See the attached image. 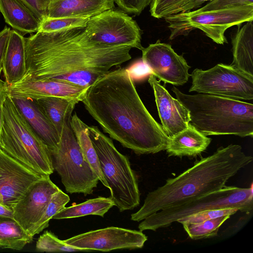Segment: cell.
<instances>
[{
    "label": "cell",
    "mask_w": 253,
    "mask_h": 253,
    "mask_svg": "<svg viewBox=\"0 0 253 253\" xmlns=\"http://www.w3.org/2000/svg\"><path fill=\"white\" fill-rule=\"evenodd\" d=\"M25 41L23 80H61L88 87L110 69L131 58V46L92 41L85 27L36 32Z\"/></svg>",
    "instance_id": "cell-1"
},
{
    "label": "cell",
    "mask_w": 253,
    "mask_h": 253,
    "mask_svg": "<svg viewBox=\"0 0 253 253\" xmlns=\"http://www.w3.org/2000/svg\"><path fill=\"white\" fill-rule=\"evenodd\" d=\"M82 102L105 132L136 154L166 150L170 137L145 106L126 69L96 79Z\"/></svg>",
    "instance_id": "cell-2"
},
{
    "label": "cell",
    "mask_w": 253,
    "mask_h": 253,
    "mask_svg": "<svg viewBox=\"0 0 253 253\" xmlns=\"http://www.w3.org/2000/svg\"><path fill=\"white\" fill-rule=\"evenodd\" d=\"M252 161V156L246 155L239 145L221 146L212 154L196 161L192 167L148 193L142 207L131 214V220L141 221L159 211L182 205L219 190Z\"/></svg>",
    "instance_id": "cell-3"
},
{
    "label": "cell",
    "mask_w": 253,
    "mask_h": 253,
    "mask_svg": "<svg viewBox=\"0 0 253 253\" xmlns=\"http://www.w3.org/2000/svg\"><path fill=\"white\" fill-rule=\"evenodd\" d=\"M171 90L188 110L190 123L204 135L253 137L252 103L205 93L185 94L175 86Z\"/></svg>",
    "instance_id": "cell-4"
},
{
    "label": "cell",
    "mask_w": 253,
    "mask_h": 253,
    "mask_svg": "<svg viewBox=\"0 0 253 253\" xmlns=\"http://www.w3.org/2000/svg\"><path fill=\"white\" fill-rule=\"evenodd\" d=\"M0 148L34 172L50 175L54 171L47 147L35 133L8 95L2 106Z\"/></svg>",
    "instance_id": "cell-5"
},
{
    "label": "cell",
    "mask_w": 253,
    "mask_h": 253,
    "mask_svg": "<svg viewBox=\"0 0 253 253\" xmlns=\"http://www.w3.org/2000/svg\"><path fill=\"white\" fill-rule=\"evenodd\" d=\"M86 131L97 155L114 206L120 212L138 207L140 193L136 174L128 157L119 152L112 140L98 127L88 126Z\"/></svg>",
    "instance_id": "cell-6"
},
{
    "label": "cell",
    "mask_w": 253,
    "mask_h": 253,
    "mask_svg": "<svg viewBox=\"0 0 253 253\" xmlns=\"http://www.w3.org/2000/svg\"><path fill=\"white\" fill-rule=\"evenodd\" d=\"M237 208L249 213L253 209L252 185L249 188L225 186L219 190L182 205L159 211L139 224V231H156L168 227L180 218L207 210Z\"/></svg>",
    "instance_id": "cell-7"
},
{
    "label": "cell",
    "mask_w": 253,
    "mask_h": 253,
    "mask_svg": "<svg viewBox=\"0 0 253 253\" xmlns=\"http://www.w3.org/2000/svg\"><path fill=\"white\" fill-rule=\"evenodd\" d=\"M72 115L65 120L57 148L49 151L54 170L60 176L67 193L91 194L99 181L85 159L71 124Z\"/></svg>",
    "instance_id": "cell-8"
},
{
    "label": "cell",
    "mask_w": 253,
    "mask_h": 253,
    "mask_svg": "<svg viewBox=\"0 0 253 253\" xmlns=\"http://www.w3.org/2000/svg\"><path fill=\"white\" fill-rule=\"evenodd\" d=\"M171 33L170 40L187 36L195 29L202 31L219 44L227 42L225 32L229 28L253 21V5L206 12L195 10L178 13L165 18Z\"/></svg>",
    "instance_id": "cell-9"
},
{
    "label": "cell",
    "mask_w": 253,
    "mask_h": 253,
    "mask_svg": "<svg viewBox=\"0 0 253 253\" xmlns=\"http://www.w3.org/2000/svg\"><path fill=\"white\" fill-rule=\"evenodd\" d=\"M190 76L189 92L217 95L236 100L253 99V76L231 65L216 64L206 70L195 69Z\"/></svg>",
    "instance_id": "cell-10"
},
{
    "label": "cell",
    "mask_w": 253,
    "mask_h": 253,
    "mask_svg": "<svg viewBox=\"0 0 253 253\" xmlns=\"http://www.w3.org/2000/svg\"><path fill=\"white\" fill-rule=\"evenodd\" d=\"M85 29L90 39L99 43L143 48L138 25L123 10L112 8L91 17Z\"/></svg>",
    "instance_id": "cell-11"
},
{
    "label": "cell",
    "mask_w": 253,
    "mask_h": 253,
    "mask_svg": "<svg viewBox=\"0 0 253 253\" xmlns=\"http://www.w3.org/2000/svg\"><path fill=\"white\" fill-rule=\"evenodd\" d=\"M147 240V237L139 230L111 226L80 234L63 242L84 251L109 252L141 249Z\"/></svg>",
    "instance_id": "cell-12"
},
{
    "label": "cell",
    "mask_w": 253,
    "mask_h": 253,
    "mask_svg": "<svg viewBox=\"0 0 253 253\" xmlns=\"http://www.w3.org/2000/svg\"><path fill=\"white\" fill-rule=\"evenodd\" d=\"M141 51L142 61L160 81L175 86L183 85L187 82L190 66L170 45L158 40Z\"/></svg>",
    "instance_id": "cell-13"
},
{
    "label": "cell",
    "mask_w": 253,
    "mask_h": 253,
    "mask_svg": "<svg viewBox=\"0 0 253 253\" xmlns=\"http://www.w3.org/2000/svg\"><path fill=\"white\" fill-rule=\"evenodd\" d=\"M59 188L45 175L33 184L13 208V218L33 237L34 230Z\"/></svg>",
    "instance_id": "cell-14"
},
{
    "label": "cell",
    "mask_w": 253,
    "mask_h": 253,
    "mask_svg": "<svg viewBox=\"0 0 253 253\" xmlns=\"http://www.w3.org/2000/svg\"><path fill=\"white\" fill-rule=\"evenodd\" d=\"M0 148V203L13 210L28 188L43 176Z\"/></svg>",
    "instance_id": "cell-15"
},
{
    "label": "cell",
    "mask_w": 253,
    "mask_h": 253,
    "mask_svg": "<svg viewBox=\"0 0 253 253\" xmlns=\"http://www.w3.org/2000/svg\"><path fill=\"white\" fill-rule=\"evenodd\" d=\"M88 87L61 80H23L8 85L13 98L37 100L46 97H61L82 102Z\"/></svg>",
    "instance_id": "cell-16"
},
{
    "label": "cell",
    "mask_w": 253,
    "mask_h": 253,
    "mask_svg": "<svg viewBox=\"0 0 253 253\" xmlns=\"http://www.w3.org/2000/svg\"><path fill=\"white\" fill-rule=\"evenodd\" d=\"M148 83L152 87L162 126L171 137L185 129L190 122L188 110L173 98L157 78L151 74Z\"/></svg>",
    "instance_id": "cell-17"
},
{
    "label": "cell",
    "mask_w": 253,
    "mask_h": 253,
    "mask_svg": "<svg viewBox=\"0 0 253 253\" xmlns=\"http://www.w3.org/2000/svg\"><path fill=\"white\" fill-rule=\"evenodd\" d=\"M11 98L26 122L49 151L55 150L60 141V135L37 100L28 98Z\"/></svg>",
    "instance_id": "cell-18"
},
{
    "label": "cell",
    "mask_w": 253,
    "mask_h": 253,
    "mask_svg": "<svg viewBox=\"0 0 253 253\" xmlns=\"http://www.w3.org/2000/svg\"><path fill=\"white\" fill-rule=\"evenodd\" d=\"M114 6V0H51L46 17H91Z\"/></svg>",
    "instance_id": "cell-19"
},
{
    "label": "cell",
    "mask_w": 253,
    "mask_h": 253,
    "mask_svg": "<svg viewBox=\"0 0 253 253\" xmlns=\"http://www.w3.org/2000/svg\"><path fill=\"white\" fill-rule=\"evenodd\" d=\"M2 71L8 85L20 81L26 72L25 37L15 30L9 33Z\"/></svg>",
    "instance_id": "cell-20"
},
{
    "label": "cell",
    "mask_w": 253,
    "mask_h": 253,
    "mask_svg": "<svg viewBox=\"0 0 253 253\" xmlns=\"http://www.w3.org/2000/svg\"><path fill=\"white\" fill-rule=\"evenodd\" d=\"M211 141L189 123L185 129L170 137L165 150L169 156L194 157L204 152Z\"/></svg>",
    "instance_id": "cell-21"
},
{
    "label": "cell",
    "mask_w": 253,
    "mask_h": 253,
    "mask_svg": "<svg viewBox=\"0 0 253 253\" xmlns=\"http://www.w3.org/2000/svg\"><path fill=\"white\" fill-rule=\"evenodd\" d=\"M5 22L22 35L36 33L41 21L24 0H0Z\"/></svg>",
    "instance_id": "cell-22"
},
{
    "label": "cell",
    "mask_w": 253,
    "mask_h": 253,
    "mask_svg": "<svg viewBox=\"0 0 253 253\" xmlns=\"http://www.w3.org/2000/svg\"><path fill=\"white\" fill-rule=\"evenodd\" d=\"M233 60L231 65L253 76V23L246 22L232 38Z\"/></svg>",
    "instance_id": "cell-23"
},
{
    "label": "cell",
    "mask_w": 253,
    "mask_h": 253,
    "mask_svg": "<svg viewBox=\"0 0 253 253\" xmlns=\"http://www.w3.org/2000/svg\"><path fill=\"white\" fill-rule=\"evenodd\" d=\"M71 124L85 159L94 171L99 180L109 188L101 171L97 155L86 131L88 126L79 118L76 113L72 115Z\"/></svg>",
    "instance_id": "cell-24"
},
{
    "label": "cell",
    "mask_w": 253,
    "mask_h": 253,
    "mask_svg": "<svg viewBox=\"0 0 253 253\" xmlns=\"http://www.w3.org/2000/svg\"><path fill=\"white\" fill-rule=\"evenodd\" d=\"M36 100L59 135L65 119L72 115L76 104L79 103L76 100L56 97H43Z\"/></svg>",
    "instance_id": "cell-25"
},
{
    "label": "cell",
    "mask_w": 253,
    "mask_h": 253,
    "mask_svg": "<svg viewBox=\"0 0 253 253\" xmlns=\"http://www.w3.org/2000/svg\"><path fill=\"white\" fill-rule=\"evenodd\" d=\"M114 206V202L110 197H98L78 205L65 207L54 215L52 218H72L87 215H96L103 217L105 214Z\"/></svg>",
    "instance_id": "cell-26"
},
{
    "label": "cell",
    "mask_w": 253,
    "mask_h": 253,
    "mask_svg": "<svg viewBox=\"0 0 253 253\" xmlns=\"http://www.w3.org/2000/svg\"><path fill=\"white\" fill-rule=\"evenodd\" d=\"M33 238L13 217L0 216V248L21 250Z\"/></svg>",
    "instance_id": "cell-27"
},
{
    "label": "cell",
    "mask_w": 253,
    "mask_h": 253,
    "mask_svg": "<svg viewBox=\"0 0 253 253\" xmlns=\"http://www.w3.org/2000/svg\"><path fill=\"white\" fill-rule=\"evenodd\" d=\"M230 215L212 218L199 223H183L184 230L192 240L207 239L217 236L219 227Z\"/></svg>",
    "instance_id": "cell-28"
},
{
    "label": "cell",
    "mask_w": 253,
    "mask_h": 253,
    "mask_svg": "<svg viewBox=\"0 0 253 253\" xmlns=\"http://www.w3.org/2000/svg\"><path fill=\"white\" fill-rule=\"evenodd\" d=\"M90 17H46L40 23L37 32L52 33L86 26Z\"/></svg>",
    "instance_id": "cell-29"
},
{
    "label": "cell",
    "mask_w": 253,
    "mask_h": 253,
    "mask_svg": "<svg viewBox=\"0 0 253 253\" xmlns=\"http://www.w3.org/2000/svg\"><path fill=\"white\" fill-rule=\"evenodd\" d=\"M70 201L69 196L61 190L55 193L52 197L41 219L36 225L33 236L41 232L49 225V222L53 216L62 210Z\"/></svg>",
    "instance_id": "cell-30"
},
{
    "label": "cell",
    "mask_w": 253,
    "mask_h": 253,
    "mask_svg": "<svg viewBox=\"0 0 253 253\" xmlns=\"http://www.w3.org/2000/svg\"><path fill=\"white\" fill-rule=\"evenodd\" d=\"M36 249L40 252L61 253L84 251L68 245L58 239L53 233L45 231L38 238Z\"/></svg>",
    "instance_id": "cell-31"
},
{
    "label": "cell",
    "mask_w": 253,
    "mask_h": 253,
    "mask_svg": "<svg viewBox=\"0 0 253 253\" xmlns=\"http://www.w3.org/2000/svg\"><path fill=\"white\" fill-rule=\"evenodd\" d=\"M239 210L237 208H228L207 210L198 212L186 217L178 219L176 222L183 223H199L203 221L225 215H232Z\"/></svg>",
    "instance_id": "cell-32"
},
{
    "label": "cell",
    "mask_w": 253,
    "mask_h": 253,
    "mask_svg": "<svg viewBox=\"0 0 253 253\" xmlns=\"http://www.w3.org/2000/svg\"><path fill=\"white\" fill-rule=\"evenodd\" d=\"M186 0H152L150 12L152 16L160 19L174 14L177 8Z\"/></svg>",
    "instance_id": "cell-33"
},
{
    "label": "cell",
    "mask_w": 253,
    "mask_h": 253,
    "mask_svg": "<svg viewBox=\"0 0 253 253\" xmlns=\"http://www.w3.org/2000/svg\"><path fill=\"white\" fill-rule=\"evenodd\" d=\"M251 5H253V0H212L195 11L206 12Z\"/></svg>",
    "instance_id": "cell-34"
},
{
    "label": "cell",
    "mask_w": 253,
    "mask_h": 253,
    "mask_svg": "<svg viewBox=\"0 0 253 253\" xmlns=\"http://www.w3.org/2000/svg\"><path fill=\"white\" fill-rule=\"evenodd\" d=\"M152 0H114L124 11L137 15L150 4Z\"/></svg>",
    "instance_id": "cell-35"
},
{
    "label": "cell",
    "mask_w": 253,
    "mask_h": 253,
    "mask_svg": "<svg viewBox=\"0 0 253 253\" xmlns=\"http://www.w3.org/2000/svg\"><path fill=\"white\" fill-rule=\"evenodd\" d=\"M133 81H140L152 74L150 69L142 60L133 63L126 69Z\"/></svg>",
    "instance_id": "cell-36"
},
{
    "label": "cell",
    "mask_w": 253,
    "mask_h": 253,
    "mask_svg": "<svg viewBox=\"0 0 253 253\" xmlns=\"http://www.w3.org/2000/svg\"><path fill=\"white\" fill-rule=\"evenodd\" d=\"M41 22L46 17L48 5L51 0H24Z\"/></svg>",
    "instance_id": "cell-37"
},
{
    "label": "cell",
    "mask_w": 253,
    "mask_h": 253,
    "mask_svg": "<svg viewBox=\"0 0 253 253\" xmlns=\"http://www.w3.org/2000/svg\"><path fill=\"white\" fill-rule=\"evenodd\" d=\"M10 30L9 28L5 26L0 31V76L2 71L4 56ZM1 81L0 78V82Z\"/></svg>",
    "instance_id": "cell-38"
},
{
    "label": "cell",
    "mask_w": 253,
    "mask_h": 253,
    "mask_svg": "<svg viewBox=\"0 0 253 253\" xmlns=\"http://www.w3.org/2000/svg\"><path fill=\"white\" fill-rule=\"evenodd\" d=\"M208 0H186L177 8L174 14L191 11L192 9L199 7L203 3Z\"/></svg>",
    "instance_id": "cell-39"
},
{
    "label": "cell",
    "mask_w": 253,
    "mask_h": 253,
    "mask_svg": "<svg viewBox=\"0 0 253 253\" xmlns=\"http://www.w3.org/2000/svg\"><path fill=\"white\" fill-rule=\"evenodd\" d=\"M8 84L5 82L2 81L0 82V133L3 122L2 106L8 95Z\"/></svg>",
    "instance_id": "cell-40"
},
{
    "label": "cell",
    "mask_w": 253,
    "mask_h": 253,
    "mask_svg": "<svg viewBox=\"0 0 253 253\" xmlns=\"http://www.w3.org/2000/svg\"><path fill=\"white\" fill-rule=\"evenodd\" d=\"M13 210L0 203V216L13 217Z\"/></svg>",
    "instance_id": "cell-41"
}]
</instances>
